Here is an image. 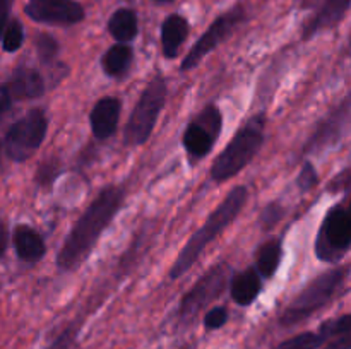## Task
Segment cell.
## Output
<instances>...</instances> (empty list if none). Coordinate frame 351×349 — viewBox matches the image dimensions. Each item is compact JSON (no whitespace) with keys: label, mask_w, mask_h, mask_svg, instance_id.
<instances>
[{"label":"cell","mask_w":351,"mask_h":349,"mask_svg":"<svg viewBox=\"0 0 351 349\" xmlns=\"http://www.w3.org/2000/svg\"><path fill=\"white\" fill-rule=\"evenodd\" d=\"M123 198L125 194L120 187H106L99 192L98 197L89 204V207L72 226L71 233L64 240V245L58 250V269L72 270L84 262L86 257L98 243L99 236L120 211Z\"/></svg>","instance_id":"cell-1"},{"label":"cell","mask_w":351,"mask_h":349,"mask_svg":"<svg viewBox=\"0 0 351 349\" xmlns=\"http://www.w3.org/2000/svg\"><path fill=\"white\" fill-rule=\"evenodd\" d=\"M247 198H249V190H247V187H243V185L233 187L232 190L228 192V195L223 198L221 204L209 214V218L206 219L204 224L189 238V242L185 243L184 248L180 250L177 260H175L173 266H171V279H178V277H182L185 272H189V270L192 269V266L197 262V259L201 257V253L204 252L206 246H208L223 229L228 228V226L235 221V218L240 214L243 205H245Z\"/></svg>","instance_id":"cell-2"},{"label":"cell","mask_w":351,"mask_h":349,"mask_svg":"<svg viewBox=\"0 0 351 349\" xmlns=\"http://www.w3.org/2000/svg\"><path fill=\"white\" fill-rule=\"evenodd\" d=\"M266 116H252L239 132L233 135L228 146L221 151L211 166V178L215 181H226L237 177L254 159L264 142Z\"/></svg>","instance_id":"cell-3"},{"label":"cell","mask_w":351,"mask_h":349,"mask_svg":"<svg viewBox=\"0 0 351 349\" xmlns=\"http://www.w3.org/2000/svg\"><path fill=\"white\" fill-rule=\"evenodd\" d=\"M346 274H348V267H338V269L328 270L311 281L302 289V293L297 294L293 301L285 308L283 315L280 317V324L285 327H293V325L307 320L311 315L317 313L335 298L336 291L345 283Z\"/></svg>","instance_id":"cell-4"},{"label":"cell","mask_w":351,"mask_h":349,"mask_svg":"<svg viewBox=\"0 0 351 349\" xmlns=\"http://www.w3.org/2000/svg\"><path fill=\"white\" fill-rule=\"evenodd\" d=\"M168 86L161 75H156L141 94L136 108L130 113L129 122L123 130V140L127 146H143L153 133L158 116L167 103Z\"/></svg>","instance_id":"cell-5"},{"label":"cell","mask_w":351,"mask_h":349,"mask_svg":"<svg viewBox=\"0 0 351 349\" xmlns=\"http://www.w3.org/2000/svg\"><path fill=\"white\" fill-rule=\"evenodd\" d=\"M48 130V118L43 109H31L29 113L10 125L5 135V153L16 163L29 159L43 144Z\"/></svg>","instance_id":"cell-6"},{"label":"cell","mask_w":351,"mask_h":349,"mask_svg":"<svg viewBox=\"0 0 351 349\" xmlns=\"http://www.w3.org/2000/svg\"><path fill=\"white\" fill-rule=\"evenodd\" d=\"M351 246V216L348 209L336 205L326 214L315 240L319 260L336 263L348 253Z\"/></svg>","instance_id":"cell-7"},{"label":"cell","mask_w":351,"mask_h":349,"mask_svg":"<svg viewBox=\"0 0 351 349\" xmlns=\"http://www.w3.org/2000/svg\"><path fill=\"white\" fill-rule=\"evenodd\" d=\"M243 19H245L243 5H235L233 9L226 10L221 16L216 17L211 23V26L208 27V31L195 41V44L191 48L187 57L184 58L180 67L182 70H191V68L197 67L202 58L211 53L216 47H219L237 29V26L243 23Z\"/></svg>","instance_id":"cell-8"},{"label":"cell","mask_w":351,"mask_h":349,"mask_svg":"<svg viewBox=\"0 0 351 349\" xmlns=\"http://www.w3.org/2000/svg\"><path fill=\"white\" fill-rule=\"evenodd\" d=\"M223 127L221 112L216 105H208L191 123L187 125L184 132L185 151L191 157L199 159L206 157L215 147L216 140L219 139Z\"/></svg>","instance_id":"cell-9"},{"label":"cell","mask_w":351,"mask_h":349,"mask_svg":"<svg viewBox=\"0 0 351 349\" xmlns=\"http://www.w3.org/2000/svg\"><path fill=\"white\" fill-rule=\"evenodd\" d=\"M232 277V269L226 262L216 263L215 267L208 270L197 283L192 286L189 293H185L184 300L180 303V317L191 318L197 313L201 308L211 303L213 300L219 296L226 289Z\"/></svg>","instance_id":"cell-10"},{"label":"cell","mask_w":351,"mask_h":349,"mask_svg":"<svg viewBox=\"0 0 351 349\" xmlns=\"http://www.w3.org/2000/svg\"><path fill=\"white\" fill-rule=\"evenodd\" d=\"M24 12L34 23L72 26L84 19V9L74 0H29Z\"/></svg>","instance_id":"cell-11"},{"label":"cell","mask_w":351,"mask_h":349,"mask_svg":"<svg viewBox=\"0 0 351 349\" xmlns=\"http://www.w3.org/2000/svg\"><path fill=\"white\" fill-rule=\"evenodd\" d=\"M348 123H350V101L348 98L338 106V108L332 109L326 118L321 120L319 127L315 129L314 135L308 139V142L305 144L304 153H321L322 149H328V147L335 146L336 142L345 137V133L348 132Z\"/></svg>","instance_id":"cell-12"},{"label":"cell","mask_w":351,"mask_h":349,"mask_svg":"<svg viewBox=\"0 0 351 349\" xmlns=\"http://www.w3.org/2000/svg\"><path fill=\"white\" fill-rule=\"evenodd\" d=\"M120 113H122V101L113 96L101 98L89 113V125L96 139H108L119 129Z\"/></svg>","instance_id":"cell-13"},{"label":"cell","mask_w":351,"mask_h":349,"mask_svg":"<svg viewBox=\"0 0 351 349\" xmlns=\"http://www.w3.org/2000/svg\"><path fill=\"white\" fill-rule=\"evenodd\" d=\"M350 3L351 0H324L314 17L305 24L304 40H308L321 31L338 26L350 10Z\"/></svg>","instance_id":"cell-14"},{"label":"cell","mask_w":351,"mask_h":349,"mask_svg":"<svg viewBox=\"0 0 351 349\" xmlns=\"http://www.w3.org/2000/svg\"><path fill=\"white\" fill-rule=\"evenodd\" d=\"M12 99H36L45 94V81L40 72L27 65H19L7 84Z\"/></svg>","instance_id":"cell-15"},{"label":"cell","mask_w":351,"mask_h":349,"mask_svg":"<svg viewBox=\"0 0 351 349\" xmlns=\"http://www.w3.org/2000/svg\"><path fill=\"white\" fill-rule=\"evenodd\" d=\"M261 289H263V281H261V276L254 267L235 274L230 279V294H232L233 301L240 307L252 305L261 294Z\"/></svg>","instance_id":"cell-16"},{"label":"cell","mask_w":351,"mask_h":349,"mask_svg":"<svg viewBox=\"0 0 351 349\" xmlns=\"http://www.w3.org/2000/svg\"><path fill=\"white\" fill-rule=\"evenodd\" d=\"M12 243L17 257L24 262H38L43 259L45 252H47V246H45L40 233L26 224H19L14 229Z\"/></svg>","instance_id":"cell-17"},{"label":"cell","mask_w":351,"mask_h":349,"mask_svg":"<svg viewBox=\"0 0 351 349\" xmlns=\"http://www.w3.org/2000/svg\"><path fill=\"white\" fill-rule=\"evenodd\" d=\"M189 36V23L180 14H170L161 24V48L167 58H175Z\"/></svg>","instance_id":"cell-18"},{"label":"cell","mask_w":351,"mask_h":349,"mask_svg":"<svg viewBox=\"0 0 351 349\" xmlns=\"http://www.w3.org/2000/svg\"><path fill=\"white\" fill-rule=\"evenodd\" d=\"M108 31L117 43H129L139 33L137 14L132 9H117L108 19Z\"/></svg>","instance_id":"cell-19"},{"label":"cell","mask_w":351,"mask_h":349,"mask_svg":"<svg viewBox=\"0 0 351 349\" xmlns=\"http://www.w3.org/2000/svg\"><path fill=\"white\" fill-rule=\"evenodd\" d=\"M132 58L134 51L129 44H113V47L108 48V51H105V55L101 57L103 72H105L106 75H110V77H120V75H123L130 68Z\"/></svg>","instance_id":"cell-20"},{"label":"cell","mask_w":351,"mask_h":349,"mask_svg":"<svg viewBox=\"0 0 351 349\" xmlns=\"http://www.w3.org/2000/svg\"><path fill=\"white\" fill-rule=\"evenodd\" d=\"M281 243L278 240H269L257 250V274L264 279H271L276 274L281 262Z\"/></svg>","instance_id":"cell-21"},{"label":"cell","mask_w":351,"mask_h":349,"mask_svg":"<svg viewBox=\"0 0 351 349\" xmlns=\"http://www.w3.org/2000/svg\"><path fill=\"white\" fill-rule=\"evenodd\" d=\"M326 339L321 332H302L287 341L280 342L274 349H321Z\"/></svg>","instance_id":"cell-22"},{"label":"cell","mask_w":351,"mask_h":349,"mask_svg":"<svg viewBox=\"0 0 351 349\" xmlns=\"http://www.w3.org/2000/svg\"><path fill=\"white\" fill-rule=\"evenodd\" d=\"M24 41V27L23 24L17 19L10 21L9 26H5L2 33V48L3 51H9V53H14V51L19 50L23 47Z\"/></svg>","instance_id":"cell-23"},{"label":"cell","mask_w":351,"mask_h":349,"mask_svg":"<svg viewBox=\"0 0 351 349\" xmlns=\"http://www.w3.org/2000/svg\"><path fill=\"white\" fill-rule=\"evenodd\" d=\"M34 44H36V51H38V57H40V60L43 62V64H50V62L55 60V57L58 55V41L55 40L51 34H47V33H41L40 36L36 38V41H34Z\"/></svg>","instance_id":"cell-24"},{"label":"cell","mask_w":351,"mask_h":349,"mask_svg":"<svg viewBox=\"0 0 351 349\" xmlns=\"http://www.w3.org/2000/svg\"><path fill=\"white\" fill-rule=\"evenodd\" d=\"M228 322V311L225 307H215L204 315V327L208 331H218Z\"/></svg>","instance_id":"cell-25"},{"label":"cell","mask_w":351,"mask_h":349,"mask_svg":"<svg viewBox=\"0 0 351 349\" xmlns=\"http://www.w3.org/2000/svg\"><path fill=\"white\" fill-rule=\"evenodd\" d=\"M317 183V171H315L314 164L311 161L304 164V168L300 170V174L297 178V185L302 192H307L311 188H314V185Z\"/></svg>","instance_id":"cell-26"},{"label":"cell","mask_w":351,"mask_h":349,"mask_svg":"<svg viewBox=\"0 0 351 349\" xmlns=\"http://www.w3.org/2000/svg\"><path fill=\"white\" fill-rule=\"evenodd\" d=\"M285 214V209L280 204H269L261 214V226L264 229H271Z\"/></svg>","instance_id":"cell-27"},{"label":"cell","mask_w":351,"mask_h":349,"mask_svg":"<svg viewBox=\"0 0 351 349\" xmlns=\"http://www.w3.org/2000/svg\"><path fill=\"white\" fill-rule=\"evenodd\" d=\"M58 174V170H57V163L55 161H47L45 164H41L40 170L36 171V180L40 181V183H50L53 178H57Z\"/></svg>","instance_id":"cell-28"},{"label":"cell","mask_w":351,"mask_h":349,"mask_svg":"<svg viewBox=\"0 0 351 349\" xmlns=\"http://www.w3.org/2000/svg\"><path fill=\"white\" fill-rule=\"evenodd\" d=\"M324 349H351V334H343L329 339L324 344Z\"/></svg>","instance_id":"cell-29"},{"label":"cell","mask_w":351,"mask_h":349,"mask_svg":"<svg viewBox=\"0 0 351 349\" xmlns=\"http://www.w3.org/2000/svg\"><path fill=\"white\" fill-rule=\"evenodd\" d=\"M14 0H0V40H2V33L9 21L10 10H12Z\"/></svg>","instance_id":"cell-30"},{"label":"cell","mask_w":351,"mask_h":349,"mask_svg":"<svg viewBox=\"0 0 351 349\" xmlns=\"http://www.w3.org/2000/svg\"><path fill=\"white\" fill-rule=\"evenodd\" d=\"M12 106V96H10L7 84H0V118L5 115Z\"/></svg>","instance_id":"cell-31"},{"label":"cell","mask_w":351,"mask_h":349,"mask_svg":"<svg viewBox=\"0 0 351 349\" xmlns=\"http://www.w3.org/2000/svg\"><path fill=\"white\" fill-rule=\"evenodd\" d=\"M7 242H9V235H7V228L2 221H0V259L3 257L7 250Z\"/></svg>","instance_id":"cell-32"},{"label":"cell","mask_w":351,"mask_h":349,"mask_svg":"<svg viewBox=\"0 0 351 349\" xmlns=\"http://www.w3.org/2000/svg\"><path fill=\"white\" fill-rule=\"evenodd\" d=\"M154 2H161V3H168V2H173V0H154Z\"/></svg>","instance_id":"cell-33"}]
</instances>
